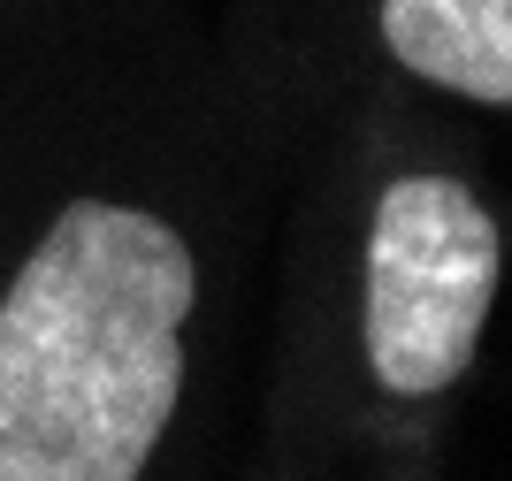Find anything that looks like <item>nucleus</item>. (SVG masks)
<instances>
[{
  "mask_svg": "<svg viewBox=\"0 0 512 481\" xmlns=\"http://www.w3.org/2000/svg\"><path fill=\"white\" fill-rule=\"evenodd\" d=\"M383 46L444 92L512 107V0H383Z\"/></svg>",
  "mask_w": 512,
  "mask_h": 481,
  "instance_id": "obj_3",
  "label": "nucleus"
},
{
  "mask_svg": "<svg viewBox=\"0 0 512 481\" xmlns=\"http://www.w3.org/2000/svg\"><path fill=\"white\" fill-rule=\"evenodd\" d=\"M199 268L123 199H69L0 298V481H138L184 398Z\"/></svg>",
  "mask_w": 512,
  "mask_h": 481,
  "instance_id": "obj_1",
  "label": "nucleus"
},
{
  "mask_svg": "<svg viewBox=\"0 0 512 481\" xmlns=\"http://www.w3.org/2000/svg\"><path fill=\"white\" fill-rule=\"evenodd\" d=\"M497 298V222L459 176H398L367 230V375L436 398L474 367Z\"/></svg>",
  "mask_w": 512,
  "mask_h": 481,
  "instance_id": "obj_2",
  "label": "nucleus"
}]
</instances>
